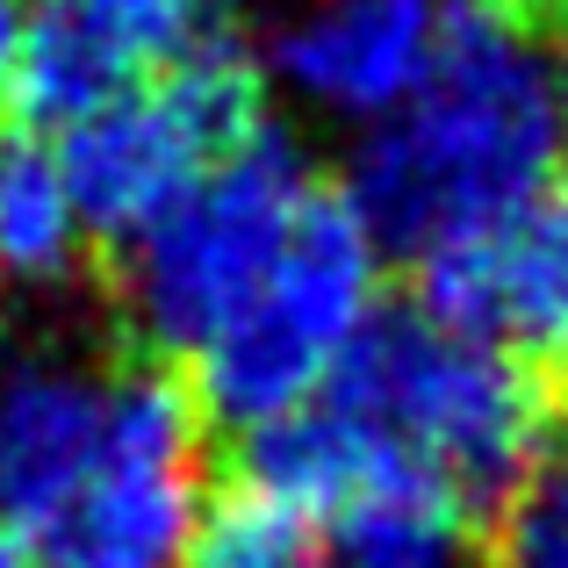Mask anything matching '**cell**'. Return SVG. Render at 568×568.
I'll return each mask as SVG.
<instances>
[{"instance_id":"1","label":"cell","mask_w":568,"mask_h":568,"mask_svg":"<svg viewBox=\"0 0 568 568\" xmlns=\"http://www.w3.org/2000/svg\"><path fill=\"white\" fill-rule=\"evenodd\" d=\"M568 94L555 43L511 0H454L446 43L417 94L361 130L346 202L388 252H425L511 216L561 181Z\"/></svg>"},{"instance_id":"2","label":"cell","mask_w":568,"mask_h":568,"mask_svg":"<svg viewBox=\"0 0 568 568\" xmlns=\"http://www.w3.org/2000/svg\"><path fill=\"white\" fill-rule=\"evenodd\" d=\"M332 388L382 432V446L417 483L446 489L468 511L511 497V483L555 432L547 375L432 310L382 317Z\"/></svg>"},{"instance_id":"3","label":"cell","mask_w":568,"mask_h":568,"mask_svg":"<svg viewBox=\"0 0 568 568\" xmlns=\"http://www.w3.org/2000/svg\"><path fill=\"white\" fill-rule=\"evenodd\" d=\"M317 166L281 130H252L231 159L194 181L166 216H152L123 245V317L166 361H194L237 324V310L260 295L274 260L288 252L295 223L317 202Z\"/></svg>"},{"instance_id":"4","label":"cell","mask_w":568,"mask_h":568,"mask_svg":"<svg viewBox=\"0 0 568 568\" xmlns=\"http://www.w3.org/2000/svg\"><path fill=\"white\" fill-rule=\"evenodd\" d=\"M382 252L388 245L367 231L346 187H317L260 295L237 310L216 346L187 361L194 403L237 432H260L324 396L382 324Z\"/></svg>"},{"instance_id":"5","label":"cell","mask_w":568,"mask_h":568,"mask_svg":"<svg viewBox=\"0 0 568 568\" xmlns=\"http://www.w3.org/2000/svg\"><path fill=\"white\" fill-rule=\"evenodd\" d=\"M266 123V72L231 43H202L194 58L166 65L159 80L87 109L58 130V166L94 237H130L166 216L216 159H231Z\"/></svg>"},{"instance_id":"6","label":"cell","mask_w":568,"mask_h":568,"mask_svg":"<svg viewBox=\"0 0 568 568\" xmlns=\"http://www.w3.org/2000/svg\"><path fill=\"white\" fill-rule=\"evenodd\" d=\"M209 511V410L166 367H115L101 454L29 532L43 568H181Z\"/></svg>"},{"instance_id":"7","label":"cell","mask_w":568,"mask_h":568,"mask_svg":"<svg viewBox=\"0 0 568 568\" xmlns=\"http://www.w3.org/2000/svg\"><path fill=\"white\" fill-rule=\"evenodd\" d=\"M454 22V0H288L260 72L274 94L338 130H375L417 94Z\"/></svg>"},{"instance_id":"8","label":"cell","mask_w":568,"mask_h":568,"mask_svg":"<svg viewBox=\"0 0 568 568\" xmlns=\"http://www.w3.org/2000/svg\"><path fill=\"white\" fill-rule=\"evenodd\" d=\"M417 310L518 353L532 375H568V181L425 252Z\"/></svg>"},{"instance_id":"9","label":"cell","mask_w":568,"mask_h":568,"mask_svg":"<svg viewBox=\"0 0 568 568\" xmlns=\"http://www.w3.org/2000/svg\"><path fill=\"white\" fill-rule=\"evenodd\" d=\"M216 22L223 0H37L8 94L22 101V115L65 130L216 43Z\"/></svg>"},{"instance_id":"10","label":"cell","mask_w":568,"mask_h":568,"mask_svg":"<svg viewBox=\"0 0 568 568\" xmlns=\"http://www.w3.org/2000/svg\"><path fill=\"white\" fill-rule=\"evenodd\" d=\"M115 367L65 338H22L0 353V518L37 532L87 460L101 454Z\"/></svg>"},{"instance_id":"11","label":"cell","mask_w":568,"mask_h":568,"mask_svg":"<svg viewBox=\"0 0 568 568\" xmlns=\"http://www.w3.org/2000/svg\"><path fill=\"white\" fill-rule=\"evenodd\" d=\"M87 216L65 187L51 144H0V288L14 295H51L80 274L87 260Z\"/></svg>"},{"instance_id":"12","label":"cell","mask_w":568,"mask_h":568,"mask_svg":"<svg viewBox=\"0 0 568 568\" xmlns=\"http://www.w3.org/2000/svg\"><path fill=\"white\" fill-rule=\"evenodd\" d=\"M317 568H468V504L432 483H382L324 518Z\"/></svg>"},{"instance_id":"13","label":"cell","mask_w":568,"mask_h":568,"mask_svg":"<svg viewBox=\"0 0 568 568\" xmlns=\"http://www.w3.org/2000/svg\"><path fill=\"white\" fill-rule=\"evenodd\" d=\"M181 568H317V526L245 483L231 497H209Z\"/></svg>"},{"instance_id":"14","label":"cell","mask_w":568,"mask_h":568,"mask_svg":"<svg viewBox=\"0 0 568 568\" xmlns=\"http://www.w3.org/2000/svg\"><path fill=\"white\" fill-rule=\"evenodd\" d=\"M497 561L504 568H568V425L547 432L532 468L497 504Z\"/></svg>"},{"instance_id":"15","label":"cell","mask_w":568,"mask_h":568,"mask_svg":"<svg viewBox=\"0 0 568 568\" xmlns=\"http://www.w3.org/2000/svg\"><path fill=\"white\" fill-rule=\"evenodd\" d=\"M22 22H29V0H0V94L14 80V51H22Z\"/></svg>"},{"instance_id":"16","label":"cell","mask_w":568,"mask_h":568,"mask_svg":"<svg viewBox=\"0 0 568 568\" xmlns=\"http://www.w3.org/2000/svg\"><path fill=\"white\" fill-rule=\"evenodd\" d=\"M0 568H43V561H37V547H29V532H22V526H8V518H0Z\"/></svg>"},{"instance_id":"17","label":"cell","mask_w":568,"mask_h":568,"mask_svg":"<svg viewBox=\"0 0 568 568\" xmlns=\"http://www.w3.org/2000/svg\"><path fill=\"white\" fill-rule=\"evenodd\" d=\"M555 65H561V94H568V0H555Z\"/></svg>"}]
</instances>
